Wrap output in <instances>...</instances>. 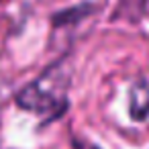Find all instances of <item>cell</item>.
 <instances>
[{
  "label": "cell",
  "mask_w": 149,
  "mask_h": 149,
  "mask_svg": "<svg viewBox=\"0 0 149 149\" xmlns=\"http://www.w3.org/2000/svg\"><path fill=\"white\" fill-rule=\"evenodd\" d=\"M72 147H74V149H102V147H98L96 143H90V141L78 139V137H72Z\"/></svg>",
  "instance_id": "obj_4"
},
{
  "label": "cell",
  "mask_w": 149,
  "mask_h": 149,
  "mask_svg": "<svg viewBox=\"0 0 149 149\" xmlns=\"http://www.w3.org/2000/svg\"><path fill=\"white\" fill-rule=\"evenodd\" d=\"M70 57L72 53L65 51L15 94L17 108L43 116L39 129H45L47 125L63 118V114L70 108L68 92L72 88V76H74Z\"/></svg>",
  "instance_id": "obj_1"
},
{
  "label": "cell",
  "mask_w": 149,
  "mask_h": 149,
  "mask_svg": "<svg viewBox=\"0 0 149 149\" xmlns=\"http://www.w3.org/2000/svg\"><path fill=\"white\" fill-rule=\"evenodd\" d=\"M127 110L133 123H147L149 120V78H135L129 86L127 96Z\"/></svg>",
  "instance_id": "obj_3"
},
{
  "label": "cell",
  "mask_w": 149,
  "mask_h": 149,
  "mask_svg": "<svg viewBox=\"0 0 149 149\" xmlns=\"http://www.w3.org/2000/svg\"><path fill=\"white\" fill-rule=\"evenodd\" d=\"M98 13H100L98 2H94V0H80L78 4H72V6H65V8L51 13L49 23H51V29L55 33H59V31H68V29L82 25L84 21L96 17Z\"/></svg>",
  "instance_id": "obj_2"
}]
</instances>
